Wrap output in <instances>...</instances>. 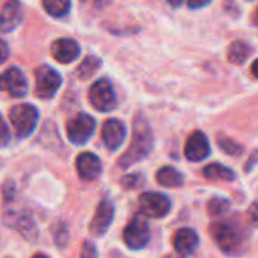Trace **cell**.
I'll use <instances>...</instances> for the list:
<instances>
[{
    "label": "cell",
    "mask_w": 258,
    "mask_h": 258,
    "mask_svg": "<svg viewBox=\"0 0 258 258\" xmlns=\"http://www.w3.org/2000/svg\"><path fill=\"white\" fill-rule=\"evenodd\" d=\"M153 130L150 122L144 115H136L133 119V136L128 145V150L119 157L118 163L121 168H128L142 159H145L153 150Z\"/></svg>",
    "instance_id": "cell-1"
},
{
    "label": "cell",
    "mask_w": 258,
    "mask_h": 258,
    "mask_svg": "<svg viewBox=\"0 0 258 258\" xmlns=\"http://www.w3.org/2000/svg\"><path fill=\"white\" fill-rule=\"evenodd\" d=\"M39 113L38 109L33 104H17L9 112V121L17 133L18 138L24 139L33 133V130L38 125Z\"/></svg>",
    "instance_id": "cell-2"
},
{
    "label": "cell",
    "mask_w": 258,
    "mask_h": 258,
    "mask_svg": "<svg viewBox=\"0 0 258 258\" xmlns=\"http://www.w3.org/2000/svg\"><path fill=\"white\" fill-rule=\"evenodd\" d=\"M62 85L60 74L50 65H41L35 71V94L42 100H50L56 95Z\"/></svg>",
    "instance_id": "cell-3"
},
{
    "label": "cell",
    "mask_w": 258,
    "mask_h": 258,
    "mask_svg": "<svg viewBox=\"0 0 258 258\" xmlns=\"http://www.w3.org/2000/svg\"><path fill=\"white\" fill-rule=\"evenodd\" d=\"M89 101L94 109L100 112H110L116 107V94L107 79L97 80L89 89Z\"/></svg>",
    "instance_id": "cell-4"
},
{
    "label": "cell",
    "mask_w": 258,
    "mask_h": 258,
    "mask_svg": "<svg viewBox=\"0 0 258 258\" xmlns=\"http://www.w3.org/2000/svg\"><path fill=\"white\" fill-rule=\"evenodd\" d=\"M171 210V201L166 195L157 192H145L139 198V212L147 218L160 219Z\"/></svg>",
    "instance_id": "cell-5"
},
{
    "label": "cell",
    "mask_w": 258,
    "mask_h": 258,
    "mask_svg": "<svg viewBox=\"0 0 258 258\" xmlns=\"http://www.w3.org/2000/svg\"><path fill=\"white\" fill-rule=\"evenodd\" d=\"M94 130H95V119L88 113H79L67 125L68 139L74 145L86 144L94 135Z\"/></svg>",
    "instance_id": "cell-6"
},
{
    "label": "cell",
    "mask_w": 258,
    "mask_h": 258,
    "mask_svg": "<svg viewBox=\"0 0 258 258\" xmlns=\"http://www.w3.org/2000/svg\"><path fill=\"white\" fill-rule=\"evenodd\" d=\"M215 242L225 254H234L242 246V236L237 228L228 222H221L212 227Z\"/></svg>",
    "instance_id": "cell-7"
},
{
    "label": "cell",
    "mask_w": 258,
    "mask_h": 258,
    "mask_svg": "<svg viewBox=\"0 0 258 258\" xmlns=\"http://www.w3.org/2000/svg\"><path fill=\"white\" fill-rule=\"evenodd\" d=\"M151 237L150 225L142 218H135L124 230V242L128 249L139 251L144 249Z\"/></svg>",
    "instance_id": "cell-8"
},
{
    "label": "cell",
    "mask_w": 258,
    "mask_h": 258,
    "mask_svg": "<svg viewBox=\"0 0 258 258\" xmlns=\"http://www.w3.org/2000/svg\"><path fill=\"white\" fill-rule=\"evenodd\" d=\"M27 79L20 68L11 67L0 74V91L8 92L11 97L21 98L27 94Z\"/></svg>",
    "instance_id": "cell-9"
},
{
    "label": "cell",
    "mask_w": 258,
    "mask_h": 258,
    "mask_svg": "<svg viewBox=\"0 0 258 258\" xmlns=\"http://www.w3.org/2000/svg\"><path fill=\"white\" fill-rule=\"evenodd\" d=\"M184 156L190 162H201L210 156V144L203 132H195L189 136L184 145Z\"/></svg>",
    "instance_id": "cell-10"
},
{
    "label": "cell",
    "mask_w": 258,
    "mask_h": 258,
    "mask_svg": "<svg viewBox=\"0 0 258 258\" xmlns=\"http://www.w3.org/2000/svg\"><path fill=\"white\" fill-rule=\"evenodd\" d=\"M113 216H115L113 204L109 200H103L97 207V212H95L92 222L89 225V231L94 236H104L106 231L109 230L110 224H112Z\"/></svg>",
    "instance_id": "cell-11"
},
{
    "label": "cell",
    "mask_w": 258,
    "mask_h": 258,
    "mask_svg": "<svg viewBox=\"0 0 258 258\" xmlns=\"http://www.w3.org/2000/svg\"><path fill=\"white\" fill-rule=\"evenodd\" d=\"M125 125L119 119H107L101 130V138L109 151H116L125 139Z\"/></svg>",
    "instance_id": "cell-12"
},
{
    "label": "cell",
    "mask_w": 258,
    "mask_h": 258,
    "mask_svg": "<svg viewBox=\"0 0 258 258\" xmlns=\"http://www.w3.org/2000/svg\"><path fill=\"white\" fill-rule=\"evenodd\" d=\"M76 169H77L80 178L92 181L100 177V174L103 171V165H101V160L98 159V156H95L92 153H82L76 160Z\"/></svg>",
    "instance_id": "cell-13"
},
{
    "label": "cell",
    "mask_w": 258,
    "mask_h": 258,
    "mask_svg": "<svg viewBox=\"0 0 258 258\" xmlns=\"http://www.w3.org/2000/svg\"><path fill=\"white\" fill-rule=\"evenodd\" d=\"M23 6L20 0H6L0 14V30L12 32L23 21Z\"/></svg>",
    "instance_id": "cell-14"
},
{
    "label": "cell",
    "mask_w": 258,
    "mask_h": 258,
    "mask_svg": "<svg viewBox=\"0 0 258 258\" xmlns=\"http://www.w3.org/2000/svg\"><path fill=\"white\" fill-rule=\"evenodd\" d=\"M80 54V47L74 39L60 38L51 44V56L60 63H71Z\"/></svg>",
    "instance_id": "cell-15"
},
{
    "label": "cell",
    "mask_w": 258,
    "mask_h": 258,
    "mask_svg": "<svg viewBox=\"0 0 258 258\" xmlns=\"http://www.w3.org/2000/svg\"><path fill=\"white\" fill-rule=\"evenodd\" d=\"M5 221L11 228L17 230L24 239L27 240L36 239V225L30 216L21 215V213H8L5 216Z\"/></svg>",
    "instance_id": "cell-16"
},
{
    "label": "cell",
    "mask_w": 258,
    "mask_h": 258,
    "mask_svg": "<svg viewBox=\"0 0 258 258\" xmlns=\"http://www.w3.org/2000/svg\"><path fill=\"white\" fill-rule=\"evenodd\" d=\"M200 243V237L195 230L192 228H181L175 233L174 237V248L180 255H190L195 252Z\"/></svg>",
    "instance_id": "cell-17"
},
{
    "label": "cell",
    "mask_w": 258,
    "mask_h": 258,
    "mask_svg": "<svg viewBox=\"0 0 258 258\" xmlns=\"http://www.w3.org/2000/svg\"><path fill=\"white\" fill-rule=\"evenodd\" d=\"M156 180L160 186H165V187H181L184 183L183 174L172 166L160 168L156 174Z\"/></svg>",
    "instance_id": "cell-18"
},
{
    "label": "cell",
    "mask_w": 258,
    "mask_h": 258,
    "mask_svg": "<svg viewBox=\"0 0 258 258\" xmlns=\"http://www.w3.org/2000/svg\"><path fill=\"white\" fill-rule=\"evenodd\" d=\"M252 53V47L245 41H234L227 51V57L234 65H242L246 62L249 54Z\"/></svg>",
    "instance_id": "cell-19"
},
{
    "label": "cell",
    "mask_w": 258,
    "mask_h": 258,
    "mask_svg": "<svg viewBox=\"0 0 258 258\" xmlns=\"http://www.w3.org/2000/svg\"><path fill=\"white\" fill-rule=\"evenodd\" d=\"M203 172L204 177L212 181H233L236 178V174L221 163H210L204 168Z\"/></svg>",
    "instance_id": "cell-20"
},
{
    "label": "cell",
    "mask_w": 258,
    "mask_h": 258,
    "mask_svg": "<svg viewBox=\"0 0 258 258\" xmlns=\"http://www.w3.org/2000/svg\"><path fill=\"white\" fill-rule=\"evenodd\" d=\"M100 67H101V59L95 54H89L79 65V68L76 70V74L80 80H88L100 70Z\"/></svg>",
    "instance_id": "cell-21"
},
{
    "label": "cell",
    "mask_w": 258,
    "mask_h": 258,
    "mask_svg": "<svg viewBox=\"0 0 258 258\" xmlns=\"http://www.w3.org/2000/svg\"><path fill=\"white\" fill-rule=\"evenodd\" d=\"M44 9L51 17H65L70 12L71 2L70 0H42Z\"/></svg>",
    "instance_id": "cell-22"
},
{
    "label": "cell",
    "mask_w": 258,
    "mask_h": 258,
    "mask_svg": "<svg viewBox=\"0 0 258 258\" xmlns=\"http://www.w3.org/2000/svg\"><path fill=\"white\" fill-rule=\"evenodd\" d=\"M218 145L230 156H240L243 153V147L240 144H237L236 141L230 139V138H219Z\"/></svg>",
    "instance_id": "cell-23"
},
{
    "label": "cell",
    "mask_w": 258,
    "mask_h": 258,
    "mask_svg": "<svg viewBox=\"0 0 258 258\" xmlns=\"http://www.w3.org/2000/svg\"><path fill=\"white\" fill-rule=\"evenodd\" d=\"M207 209H209V213H210V215L219 216V215L225 213V212L230 209V201L225 200V198H213V200L209 203Z\"/></svg>",
    "instance_id": "cell-24"
},
{
    "label": "cell",
    "mask_w": 258,
    "mask_h": 258,
    "mask_svg": "<svg viewBox=\"0 0 258 258\" xmlns=\"http://www.w3.org/2000/svg\"><path fill=\"white\" fill-rule=\"evenodd\" d=\"M141 181H142V178L139 174H130L121 180V184L124 189H135V187H139Z\"/></svg>",
    "instance_id": "cell-25"
},
{
    "label": "cell",
    "mask_w": 258,
    "mask_h": 258,
    "mask_svg": "<svg viewBox=\"0 0 258 258\" xmlns=\"http://www.w3.org/2000/svg\"><path fill=\"white\" fill-rule=\"evenodd\" d=\"M9 139H11V133H9V128H8V124L3 119V116L0 115V147L8 145Z\"/></svg>",
    "instance_id": "cell-26"
},
{
    "label": "cell",
    "mask_w": 258,
    "mask_h": 258,
    "mask_svg": "<svg viewBox=\"0 0 258 258\" xmlns=\"http://www.w3.org/2000/svg\"><path fill=\"white\" fill-rule=\"evenodd\" d=\"M8 57H9V45L3 39H0V65L5 63Z\"/></svg>",
    "instance_id": "cell-27"
},
{
    "label": "cell",
    "mask_w": 258,
    "mask_h": 258,
    "mask_svg": "<svg viewBox=\"0 0 258 258\" xmlns=\"http://www.w3.org/2000/svg\"><path fill=\"white\" fill-rule=\"evenodd\" d=\"M210 3V0H187V5L189 8L192 9H200V8H204Z\"/></svg>",
    "instance_id": "cell-28"
},
{
    "label": "cell",
    "mask_w": 258,
    "mask_h": 258,
    "mask_svg": "<svg viewBox=\"0 0 258 258\" xmlns=\"http://www.w3.org/2000/svg\"><path fill=\"white\" fill-rule=\"evenodd\" d=\"M95 255L97 252H95V249H94V246L92 245H89V243H85V249H83V252H82V255L83 257H86V255Z\"/></svg>",
    "instance_id": "cell-29"
},
{
    "label": "cell",
    "mask_w": 258,
    "mask_h": 258,
    "mask_svg": "<svg viewBox=\"0 0 258 258\" xmlns=\"http://www.w3.org/2000/svg\"><path fill=\"white\" fill-rule=\"evenodd\" d=\"M169 5H172V6H180L184 0H166Z\"/></svg>",
    "instance_id": "cell-30"
},
{
    "label": "cell",
    "mask_w": 258,
    "mask_h": 258,
    "mask_svg": "<svg viewBox=\"0 0 258 258\" xmlns=\"http://www.w3.org/2000/svg\"><path fill=\"white\" fill-rule=\"evenodd\" d=\"M257 65H258V62L255 60V62L252 63V76H254V77H257Z\"/></svg>",
    "instance_id": "cell-31"
}]
</instances>
